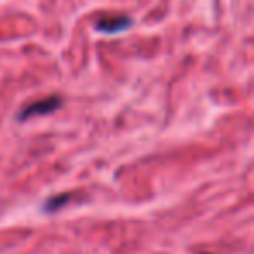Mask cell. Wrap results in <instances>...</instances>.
<instances>
[{"mask_svg":"<svg viewBox=\"0 0 254 254\" xmlns=\"http://www.w3.org/2000/svg\"><path fill=\"white\" fill-rule=\"evenodd\" d=\"M68 200H70V197H68V195H54V197H51L49 200L44 204V209H46V211H49V212H54V211H58L60 207H63Z\"/></svg>","mask_w":254,"mask_h":254,"instance_id":"3","label":"cell"},{"mask_svg":"<svg viewBox=\"0 0 254 254\" xmlns=\"http://www.w3.org/2000/svg\"><path fill=\"white\" fill-rule=\"evenodd\" d=\"M132 25V19L127 16H115V18H101L96 21V30L101 33H120Z\"/></svg>","mask_w":254,"mask_h":254,"instance_id":"2","label":"cell"},{"mask_svg":"<svg viewBox=\"0 0 254 254\" xmlns=\"http://www.w3.org/2000/svg\"><path fill=\"white\" fill-rule=\"evenodd\" d=\"M61 106V98L58 96H49L46 99H39V101L28 103L26 106H23L21 112L18 113V119L21 122L30 119H35V117H42V115H49L54 110H58Z\"/></svg>","mask_w":254,"mask_h":254,"instance_id":"1","label":"cell"}]
</instances>
